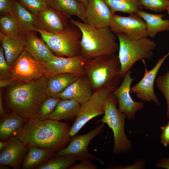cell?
I'll return each mask as SVG.
<instances>
[{
	"mask_svg": "<svg viewBox=\"0 0 169 169\" xmlns=\"http://www.w3.org/2000/svg\"><path fill=\"white\" fill-rule=\"evenodd\" d=\"M34 31H28L23 33L26 41L24 49L37 60L47 62L55 56L42 39L37 36Z\"/></svg>",
	"mask_w": 169,
	"mask_h": 169,
	"instance_id": "d6986e66",
	"label": "cell"
},
{
	"mask_svg": "<svg viewBox=\"0 0 169 169\" xmlns=\"http://www.w3.org/2000/svg\"><path fill=\"white\" fill-rule=\"evenodd\" d=\"M11 68L6 60L3 49L2 46L0 48V79L12 78Z\"/></svg>",
	"mask_w": 169,
	"mask_h": 169,
	"instance_id": "e575fe53",
	"label": "cell"
},
{
	"mask_svg": "<svg viewBox=\"0 0 169 169\" xmlns=\"http://www.w3.org/2000/svg\"><path fill=\"white\" fill-rule=\"evenodd\" d=\"M9 13L16 20L23 33L34 31L35 15L22 6L17 0H14L13 7Z\"/></svg>",
	"mask_w": 169,
	"mask_h": 169,
	"instance_id": "4316f807",
	"label": "cell"
},
{
	"mask_svg": "<svg viewBox=\"0 0 169 169\" xmlns=\"http://www.w3.org/2000/svg\"><path fill=\"white\" fill-rule=\"evenodd\" d=\"M60 100V98L56 96H47L38 109L36 119L40 120L48 119Z\"/></svg>",
	"mask_w": 169,
	"mask_h": 169,
	"instance_id": "4dcf8cb0",
	"label": "cell"
},
{
	"mask_svg": "<svg viewBox=\"0 0 169 169\" xmlns=\"http://www.w3.org/2000/svg\"><path fill=\"white\" fill-rule=\"evenodd\" d=\"M84 67L90 81L93 92L104 88L112 93L119 86L122 77L120 64L116 54L88 60Z\"/></svg>",
	"mask_w": 169,
	"mask_h": 169,
	"instance_id": "277c9868",
	"label": "cell"
},
{
	"mask_svg": "<svg viewBox=\"0 0 169 169\" xmlns=\"http://www.w3.org/2000/svg\"><path fill=\"white\" fill-rule=\"evenodd\" d=\"M0 33L5 36L16 38L23 33L15 18L9 13L1 14Z\"/></svg>",
	"mask_w": 169,
	"mask_h": 169,
	"instance_id": "f1b7e54d",
	"label": "cell"
},
{
	"mask_svg": "<svg viewBox=\"0 0 169 169\" xmlns=\"http://www.w3.org/2000/svg\"><path fill=\"white\" fill-rule=\"evenodd\" d=\"M169 55V51L163 57L159 59L156 65L149 71L147 68L145 59L142 60L145 68V74L143 77L139 82L131 87L130 92L136 94V97L144 101H153L157 106L160 103L156 95L154 85L156 75L162 64Z\"/></svg>",
	"mask_w": 169,
	"mask_h": 169,
	"instance_id": "8fae6325",
	"label": "cell"
},
{
	"mask_svg": "<svg viewBox=\"0 0 169 169\" xmlns=\"http://www.w3.org/2000/svg\"><path fill=\"white\" fill-rule=\"evenodd\" d=\"M80 76L69 73H61L47 76V96H57L61 93Z\"/></svg>",
	"mask_w": 169,
	"mask_h": 169,
	"instance_id": "7402d4cb",
	"label": "cell"
},
{
	"mask_svg": "<svg viewBox=\"0 0 169 169\" xmlns=\"http://www.w3.org/2000/svg\"><path fill=\"white\" fill-rule=\"evenodd\" d=\"M167 11V13H168V14H169V4H168V6H167V7H166V10Z\"/></svg>",
	"mask_w": 169,
	"mask_h": 169,
	"instance_id": "bcb514c9",
	"label": "cell"
},
{
	"mask_svg": "<svg viewBox=\"0 0 169 169\" xmlns=\"http://www.w3.org/2000/svg\"><path fill=\"white\" fill-rule=\"evenodd\" d=\"M91 160L85 159L81 160L78 164H73L69 169H97V167L91 161Z\"/></svg>",
	"mask_w": 169,
	"mask_h": 169,
	"instance_id": "d590c367",
	"label": "cell"
},
{
	"mask_svg": "<svg viewBox=\"0 0 169 169\" xmlns=\"http://www.w3.org/2000/svg\"><path fill=\"white\" fill-rule=\"evenodd\" d=\"M19 81L16 79L11 78L7 79H0V88L1 89L13 86Z\"/></svg>",
	"mask_w": 169,
	"mask_h": 169,
	"instance_id": "ab89813d",
	"label": "cell"
},
{
	"mask_svg": "<svg viewBox=\"0 0 169 169\" xmlns=\"http://www.w3.org/2000/svg\"><path fill=\"white\" fill-rule=\"evenodd\" d=\"M93 92L90 79L86 74L80 76L57 96L62 100H71L80 105L86 102Z\"/></svg>",
	"mask_w": 169,
	"mask_h": 169,
	"instance_id": "ac0fdd59",
	"label": "cell"
},
{
	"mask_svg": "<svg viewBox=\"0 0 169 169\" xmlns=\"http://www.w3.org/2000/svg\"><path fill=\"white\" fill-rule=\"evenodd\" d=\"M131 69L125 74L120 85L112 93L116 97L118 104V110L121 113H125L127 118L130 120L135 117L136 112L144 107L142 102H136L132 99L130 95L131 84L135 78L131 76Z\"/></svg>",
	"mask_w": 169,
	"mask_h": 169,
	"instance_id": "4fadbf2b",
	"label": "cell"
},
{
	"mask_svg": "<svg viewBox=\"0 0 169 169\" xmlns=\"http://www.w3.org/2000/svg\"><path fill=\"white\" fill-rule=\"evenodd\" d=\"M55 153L37 146H31L28 148L22 168L30 169L36 167L46 162L52 158Z\"/></svg>",
	"mask_w": 169,
	"mask_h": 169,
	"instance_id": "484cf974",
	"label": "cell"
},
{
	"mask_svg": "<svg viewBox=\"0 0 169 169\" xmlns=\"http://www.w3.org/2000/svg\"><path fill=\"white\" fill-rule=\"evenodd\" d=\"M27 121L13 113H6L0 119L1 141L8 140L13 136Z\"/></svg>",
	"mask_w": 169,
	"mask_h": 169,
	"instance_id": "603a6c76",
	"label": "cell"
},
{
	"mask_svg": "<svg viewBox=\"0 0 169 169\" xmlns=\"http://www.w3.org/2000/svg\"><path fill=\"white\" fill-rule=\"evenodd\" d=\"M143 8L156 13H160L166 10L169 4V0H139Z\"/></svg>",
	"mask_w": 169,
	"mask_h": 169,
	"instance_id": "d6a6232c",
	"label": "cell"
},
{
	"mask_svg": "<svg viewBox=\"0 0 169 169\" xmlns=\"http://www.w3.org/2000/svg\"><path fill=\"white\" fill-rule=\"evenodd\" d=\"M156 85L166 100L167 106L166 116L169 119V70L164 74L158 77L156 80Z\"/></svg>",
	"mask_w": 169,
	"mask_h": 169,
	"instance_id": "1f68e13d",
	"label": "cell"
},
{
	"mask_svg": "<svg viewBox=\"0 0 169 169\" xmlns=\"http://www.w3.org/2000/svg\"><path fill=\"white\" fill-rule=\"evenodd\" d=\"M7 141V146L0 151V165L10 166L14 169H19L28 148L21 141L14 136Z\"/></svg>",
	"mask_w": 169,
	"mask_h": 169,
	"instance_id": "e0dca14e",
	"label": "cell"
},
{
	"mask_svg": "<svg viewBox=\"0 0 169 169\" xmlns=\"http://www.w3.org/2000/svg\"><path fill=\"white\" fill-rule=\"evenodd\" d=\"M69 123L49 119L27 120L14 135L28 148L35 146L57 152L65 148L72 137Z\"/></svg>",
	"mask_w": 169,
	"mask_h": 169,
	"instance_id": "6da1fadb",
	"label": "cell"
},
{
	"mask_svg": "<svg viewBox=\"0 0 169 169\" xmlns=\"http://www.w3.org/2000/svg\"><path fill=\"white\" fill-rule=\"evenodd\" d=\"M80 104L71 100H61L53 112L48 119L59 121L72 119L77 116L80 109Z\"/></svg>",
	"mask_w": 169,
	"mask_h": 169,
	"instance_id": "d4e9b609",
	"label": "cell"
},
{
	"mask_svg": "<svg viewBox=\"0 0 169 169\" xmlns=\"http://www.w3.org/2000/svg\"><path fill=\"white\" fill-rule=\"evenodd\" d=\"M78 158L72 155L56 156L44 163L35 167L36 169H66L73 165Z\"/></svg>",
	"mask_w": 169,
	"mask_h": 169,
	"instance_id": "f546056e",
	"label": "cell"
},
{
	"mask_svg": "<svg viewBox=\"0 0 169 169\" xmlns=\"http://www.w3.org/2000/svg\"><path fill=\"white\" fill-rule=\"evenodd\" d=\"M105 124L102 122L85 134L75 135L72 137L67 146L57 152L56 156L74 155L80 161L85 159H95V156L88 151V146L90 141L94 137L102 132L105 126Z\"/></svg>",
	"mask_w": 169,
	"mask_h": 169,
	"instance_id": "7c38bea8",
	"label": "cell"
},
{
	"mask_svg": "<svg viewBox=\"0 0 169 169\" xmlns=\"http://www.w3.org/2000/svg\"><path fill=\"white\" fill-rule=\"evenodd\" d=\"M0 37L6 60L11 67L24 49L26 41L23 33L17 38H11L0 33Z\"/></svg>",
	"mask_w": 169,
	"mask_h": 169,
	"instance_id": "44dd1931",
	"label": "cell"
},
{
	"mask_svg": "<svg viewBox=\"0 0 169 169\" xmlns=\"http://www.w3.org/2000/svg\"><path fill=\"white\" fill-rule=\"evenodd\" d=\"M34 31L40 33L42 40L56 56L73 57L81 55L82 33L75 25L71 24L64 30L55 33L35 28Z\"/></svg>",
	"mask_w": 169,
	"mask_h": 169,
	"instance_id": "8992f818",
	"label": "cell"
},
{
	"mask_svg": "<svg viewBox=\"0 0 169 169\" xmlns=\"http://www.w3.org/2000/svg\"><path fill=\"white\" fill-rule=\"evenodd\" d=\"M14 0H0V13H9L13 7Z\"/></svg>",
	"mask_w": 169,
	"mask_h": 169,
	"instance_id": "f35d334b",
	"label": "cell"
},
{
	"mask_svg": "<svg viewBox=\"0 0 169 169\" xmlns=\"http://www.w3.org/2000/svg\"><path fill=\"white\" fill-rule=\"evenodd\" d=\"M155 167L169 169V155L168 157L163 158L158 161Z\"/></svg>",
	"mask_w": 169,
	"mask_h": 169,
	"instance_id": "60d3db41",
	"label": "cell"
},
{
	"mask_svg": "<svg viewBox=\"0 0 169 169\" xmlns=\"http://www.w3.org/2000/svg\"><path fill=\"white\" fill-rule=\"evenodd\" d=\"M70 23L81 30V54L87 60L103 55L116 54L119 44L115 34L109 27L97 28L71 18Z\"/></svg>",
	"mask_w": 169,
	"mask_h": 169,
	"instance_id": "3957f363",
	"label": "cell"
},
{
	"mask_svg": "<svg viewBox=\"0 0 169 169\" xmlns=\"http://www.w3.org/2000/svg\"><path fill=\"white\" fill-rule=\"evenodd\" d=\"M3 89H1L0 91V115L1 117L4 116L7 113L4 108L3 102Z\"/></svg>",
	"mask_w": 169,
	"mask_h": 169,
	"instance_id": "b9f144b4",
	"label": "cell"
},
{
	"mask_svg": "<svg viewBox=\"0 0 169 169\" xmlns=\"http://www.w3.org/2000/svg\"><path fill=\"white\" fill-rule=\"evenodd\" d=\"M145 166V161L142 160H140L136 161L131 165H129L126 166H119L116 167L111 166L107 167L106 169H143Z\"/></svg>",
	"mask_w": 169,
	"mask_h": 169,
	"instance_id": "8d00e7d4",
	"label": "cell"
},
{
	"mask_svg": "<svg viewBox=\"0 0 169 169\" xmlns=\"http://www.w3.org/2000/svg\"><path fill=\"white\" fill-rule=\"evenodd\" d=\"M69 19L63 14L48 6L35 15L34 26V28L47 32L57 33L68 27L70 23Z\"/></svg>",
	"mask_w": 169,
	"mask_h": 169,
	"instance_id": "5bb4252c",
	"label": "cell"
},
{
	"mask_svg": "<svg viewBox=\"0 0 169 169\" xmlns=\"http://www.w3.org/2000/svg\"><path fill=\"white\" fill-rule=\"evenodd\" d=\"M136 13L145 21L148 37L153 38L159 32L169 31V20L163 18L165 15L149 13L142 10Z\"/></svg>",
	"mask_w": 169,
	"mask_h": 169,
	"instance_id": "cb8c5ba5",
	"label": "cell"
},
{
	"mask_svg": "<svg viewBox=\"0 0 169 169\" xmlns=\"http://www.w3.org/2000/svg\"><path fill=\"white\" fill-rule=\"evenodd\" d=\"M8 144V141H0V151H1L4 148L7 146Z\"/></svg>",
	"mask_w": 169,
	"mask_h": 169,
	"instance_id": "7bdbcfd3",
	"label": "cell"
},
{
	"mask_svg": "<svg viewBox=\"0 0 169 169\" xmlns=\"http://www.w3.org/2000/svg\"><path fill=\"white\" fill-rule=\"evenodd\" d=\"M87 60L81 54L73 57L55 56L50 60L43 63L47 69V76L61 73L81 76L86 74L84 66Z\"/></svg>",
	"mask_w": 169,
	"mask_h": 169,
	"instance_id": "9a60e30c",
	"label": "cell"
},
{
	"mask_svg": "<svg viewBox=\"0 0 169 169\" xmlns=\"http://www.w3.org/2000/svg\"><path fill=\"white\" fill-rule=\"evenodd\" d=\"M77 0L81 3L82 4H83L85 7H86L87 6L88 4L89 0Z\"/></svg>",
	"mask_w": 169,
	"mask_h": 169,
	"instance_id": "ee69618b",
	"label": "cell"
},
{
	"mask_svg": "<svg viewBox=\"0 0 169 169\" xmlns=\"http://www.w3.org/2000/svg\"><path fill=\"white\" fill-rule=\"evenodd\" d=\"M116 35L119 41L118 57L123 78L126 72L137 61L152 58L156 44L147 37L136 39L122 33H118Z\"/></svg>",
	"mask_w": 169,
	"mask_h": 169,
	"instance_id": "5b68a950",
	"label": "cell"
},
{
	"mask_svg": "<svg viewBox=\"0 0 169 169\" xmlns=\"http://www.w3.org/2000/svg\"><path fill=\"white\" fill-rule=\"evenodd\" d=\"M112 13L121 12L129 14L136 13L143 8L139 0H104Z\"/></svg>",
	"mask_w": 169,
	"mask_h": 169,
	"instance_id": "83f0119b",
	"label": "cell"
},
{
	"mask_svg": "<svg viewBox=\"0 0 169 169\" xmlns=\"http://www.w3.org/2000/svg\"><path fill=\"white\" fill-rule=\"evenodd\" d=\"M47 6L63 14L69 18L74 15L87 23L84 16L86 7L77 0H45Z\"/></svg>",
	"mask_w": 169,
	"mask_h": 169,
	"instance_id": "ffe728a7",
	"label": "cell"
},
{
	"mask_svg": "<svg viewBox=\"0 0 169 169\" xmlns=\"http://www.w3.org/2000/svg\"><path fill=\"white\" fill-rule=\"evenodd\" d=\"M161 142L164 146L167 147L169 145V121L166 125L161 126Z\"/></svg>",
	"mask_w": 169,
	"mask_h": 169,
	"instance_id": "74e56055",
	"label": "cell"
},
{
	"mask_svg": "<svg viewBox=\"0 0 169 169\" xmlns=\"http://www.w3.org/2000/svg\"><path fill=\"white\" fill-rule=\"evenodd\" d=\"M111 93L105 88H101L93 92L86 102L80 105L79 111L69 132L72 137L88 121L96 116L104 114L106 102Z\"/></svg>",
	"mask_w": 169,
	"mask_h": 169,
	"instance_id": "ba28073f",
	"label": "cell"
},
{
	"mask_svg": "<svg viewBox=\"0 0 169 169\" xmlns=\"http://www.w3.org/2000/svg\"><path fill=\"white\" fill-rule=\"evenodd\" d=\"M17 0L22 6L35 15L48 7L45 0Z\"/></svg>",
	"mask_w": 169,
	"mask_h": 169,
	"instance_id": "836d02e7",
	"label": "cell"
},
{
	"mask_svg": "<svg viewBox=\"0 0 169 169\" xmlns=\"http://www.w3.org/2000/svg\"><path fill=\"white\" fill-rule=\"evenodd\" d=\"M47 77L28 82L19 81L8 87L5 102L10 112L27 120L36 119L38 109L47 96Z\"/></svg>",
	"mask_w": 169,
	"mask_h": 169,
	"instance_id": "7a4b0ae2",
	"label": "cell"
},
{
	"mask_svg": "<svg viewBox=\"0 0 169 169\" xmlns=\"http://www.w3.org/2000/svg\"><path fill=\"white\" fill-rule=\"evenodd\" d=\"M8 166L5 165H0V168L2 169H8Z\"/></svg>",
	"mask_w": 169,
	"mask_h": 169,
	"instance_id": "f6af8a7d",
	"label": "cell"
},
{
	"mask_svg": "<svg viewBox=\"0 0 169 169\" xmlns=\"http://www.w3.org/2000/svg\"><path fill=\"white\" fill-rule=\"evenodd\" d=\"M109 28L115 34L122 33L134 39L148 37L146 23L136 13L126 17L114 14Z\"/></svg>",
	"mask_w": 169,
	"mask_h": 169,
	"instance_id": "30bf717a",
	"label": "cell"
},
{
	"mask_svg": "<svg viewBox=\"0 0 169 169\" xmlns=\"http://www.w3.org/2000/svg\"><path fill=\"white\" fill-rule=\"evenodd\" d=\"M113 14L104 0H89L84 16L87 23L99 28L109 27Z\"/></svg>",
	"mask_w": 169,
	"mask_h": 169,
	"instance_id": "2e32d148",
	"label": "cell"
},
{
	"mask_svg": "<svg viewBox=\"0 0 169 169\" xmlns=\"http://www.w3.org/2000/svg\"><path fill=\"white\" fill-rule=\"evenodd\" d=\"M11 72L12 78L28 82L46 76L47 69L43 62L36 60L24 49L11 66Z\"/></svg>",
	"mask_w": 169,
	"mask_h": 169,
	"instance_id": "9c48e42d",
	"label": "cell"
},
{
	"mask_svg": "<svg viewBox=\"0 0 169 169\" xmlns=\"http://www.w3.org/2000/svg\"><path fill=\"white\" fill-rule=\"evenodd\" d=\"M115 96L111 93L106 102L104 115L98 122L106 123L113 131L114 145L113 153L118 155L125 153L132 148L131 141L126 137L125 131V114L117 109Z\"/></svg>",
	"mask_w": 169,
	"mask_h": 169,
	"instance_id": "52a82bcc",
	"label": "cell"
}]
</instances>
